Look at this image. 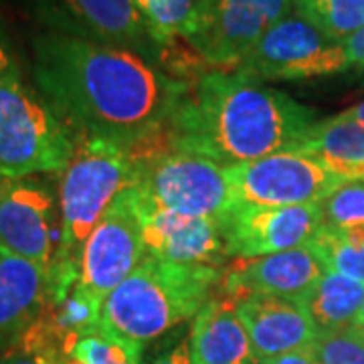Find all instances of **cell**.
Instances as JSON below:
<instances>
[{
    "instance_id": "1",
    "label": "cell",
    "mask_w": 364,
    "mask_h": 364,
    "mask_svg": "<svg viewBox=\"0 0 364 364\" xmlns=\"http://www.w3.org/2000/svg\"><path fill=\"white\" fill-rule=\"evenodd\" d=\"M33 77L75 134L102 136L126 148L166 126L191 87L142 53L57 31L33 41Z\"/></svg>"
},
{
    "instance_id": "2",
    "label": "cell",
    "mask_w": 364,
    "mask_h": 364,
    "mask_svg": "<svg viewBox=\"0 0 364 364\" xmlns=\"http://www.w3.org/2000/svg\"><path fill=\"white\" fill-rule=\"evenodd\" d=\"M316 124L314 109L247 71H205L168 119L174 150L223 166L296 152Z\"/></svg>"
},
{
    "instance_id": "3",
    "label": "cell",
    "mask_w": 364,
    "mask_h": 364,
    "mask_svg": "<svg viewBox=\"0 0 364 364\" xmlns=\"http://www.w3.org/2000/svg\"><path fill=\"white\" fill-rule=\"evenodd\" d=\"M219 279V267L184 265L146 255L104 299L100 332L124 346L142 348L170 328L195 318Z\"/></svg>"
},
{
    "instance_id": "4",
    "label": "cell",
    "mask_w": 364,
    "mask_h": 364,
    "mask_svg": "<svg viewBox=\"0 0 364 364\" xmlns=\"http://www.w3.org/2000/svg\"><path fill=\"white\" fill-rule=\"evenodd\" d=\"M75 140L77 134L18 69L0 79V178L63 172Z\"/></svg>"
},
{
    "instance_id": "5",
    "label": "cell",
    "mask_w": 364,
    "mask_h": 364,
    "mask_svg": "<svg viewBox=\"0 0 364 364\" xmlns=\"http://www.w3.org/2000/svg\"><path fill=\"white\" fill-rule=\"evenodd\" d=\"M128 148L102 136L77 134L75 152L59 178L63 257L79 259V251L95 225L124 188L132 186Z\"/></svg>"
},
{
    "instance_id": "6",
    "label": "cell",
    "mask_w": 364,
    "mask_h": 364,
    "mask_svg": "<svg viewBox=\"0 0 364 364\" xmlns=\"http://www.w3.org/2000/svg\"><path fill=\"white\" fill-rule=\"evenodd\" d=\"M132 186L152 207L186 217L221 219L239 203L227 176V166L210 158L172 150L132 160Z\"/></svg>"
},
{
    "instance_id": "7",
    "label": "cell",
    "mask_w": 364,
    "mask_h": 364,
    "mask_svg": "<svg viewBox=\"0 0 364 364\" xmlns=\"http://www.w3.org/2000/svg\"><path fill=\"white\" fill-rule=\"evenodd\" d=\"M146 257L140 200L134 186L124 188L107 207L79 251V286L91 299H104Z\"/></svg>"
},
{
    "instance_id": "8",
    "label": "cell",
    "mask_w": 364,
    "mask_h": 364,
    "mask_svg": "<svg viewBox=\"0 0 364 364\" xmlns=\"http://www.w3.org/2000/svg\"><path fill=\"white\" fill-rule=\"evenodd\" d=\"M291 6L294 0H207L186 45L205 65L235 71Z\"/></svg>"
},
{
    "instance_id": "9",
    "label": "cell",
    "mask_w": 364,
    "mask_h": 364,
    "mask_svg": "<svg viewBox=\"0 0 364 364\" xmlns=\"http://www.w3.org/2000/svg\"><path fill=\"white\" fill-rule=\"evenodd\" d=\"M237 69L259 79L298 81L342 73L350 61L340 41L326 37L296 13L272 26Z\"/></svg>"
},
{
    "instance_id": "10",
    "label": "cell",
    "mask_w": 364,
    "mask_h": 364,
    "mask_svg": "<svg viewBox=\"0 0 364 364\" xmlns=\"http://www.w3.org/2000/svg\"><path fill=\"white\" fill-rule=\"evenodd\" d=\"M227 176L237 200L259 207L320 205L346 181L299 152H279L227 166Z\"/></svg>"
},
{
    "instance_id": "11",
    "label": "cell",
    "mask_w": 364,
    "mask_h": 364,
    "mask_svg": "<svg viewBox=\"0 0 364 364\" xmlns=\"http://www.w3.org/2000/svg\"><path fill=\"white\" fill-rule=\"evenodd\" d=\"M63 245L61 207L28 178H0V247L49 272Z\"/></svg>"
},
{
    "instance_id": "12",
    "label": "cell",
    "mask_w": 364,
    "mask_h": 364,
    "mask_svg": "<svg viewBox=\"0 0 364 364\" xmlns=\"http://www.w3.org/2000/svg\"><path fill=\"white\" fill-rule=\"evenodd\" d=\"M219 223L227 257L251 259L308 247L324 225V215L320 205L259 207L239 200Z\"/></svg>"
},
{
    "instance_id": "13",
    "label": "cell",
    "mask_w": 364,
    "mask_h": 364,
    "mask_svg": "<svg viewBox=\"0 0 364 364\" xmlns=\"http://www.w3.org/2000/svg\"><path fill=\"white\" fill-rule=\"evenodd\" d=\"M39 4L57 33L136 53L156 45L132 0H39Z\"/></svg>"
},
{
    "instance_id": "14",
    "label": "cell",
    "mask_w": 364,
    "mask_h": 364,
    "mask_svg": "<svg viewBox=\"0 0 364 364\" xmlns=\"http://www.w3.org/2000/svg\"><path fill=\"white\" fill-rule=\"evenodd\" d=\"M324 273L326 267L310 245L251 259L239 257L221 272L217 294L229 299L247 294L298 299Z\"/></svg>"
},
{
    "instance_id": "15",
    "label": "cell",
    "mask_w": 364,
    "mask_h": 364,
    "mask_svg": "<svg viewBox=\"0 0 364 364\" xmlns=\"http://www.w3.org/2000/svg\"><path fill=\"white\" fill-rule=\"evenodd\" d=\"M140 200L146 253L158 259L184 263V265H210L223 263L225 241L221 223L215 217H186L166 208L146 205Z\"/></svg>"
},
{
    "instance_id": "16",
    "label": "cell",
    "mask_w": 364,
    "mask_h": 364,
    "mask_svg": "<svg viewBox=\"0 0 364 364\" xmlns=\"http://www.w3.org/2000/svg\"><path fill=\"white\" fill-rule=\"evenodd\" d=\"M233 304L259 364L289 352L310 350L318 338L299 299L247 294L233 299Z\"/></svg>"
},
{
    "instance_id": "17",
    "label": "cell",
    "mask_w": 364,
    "mask_h": 364,
    "mask_svg": "<svg viewBox=\"0 0 364 364\" xmlns=\"http://www.w3.org/2000/svg\"><path fill=\"white\" fill-rule=\"evenodd\" d=\"M188 342L193 364H259L233 299L221 294L196 312Z\"/></svg>"
},
{
    "instance_id": "18",
    "label": "cell",
    "mask_w": 364,
    "mask_h": 364,
    "mask_svg": "<svg viewBox=\"0 0 364 364\" xmlns=\"http://www.w3.org/2000/svg\"><path fill=\"white\" fill-rule=\"evenodd\" d=\"M47 284L41 265L0 247V338H18L37 320Z\"/></svg>"
},
{
    "instance_id": "19",
    "label": "cell",
    "mask_w": 364,
    "mask_h": 364,
    "mask_svg": "<svg viewBox=\"0 0 364 364\" xmlns=\"http://www.w3.org/2000/svg\"><path fill=\"white\" fill-rule=\"evenodd\" d=\"M346 181L364 178V126L340 114L316 122L296 150Z\"/></svg>"
},
{
    "instance_id": "20",
    "label": "cell",
    "mask_w": 364,
    "mask_h": 364,
    "mask_svg": "<svg viewBox=\"0 0 364 364\" xmlns=\"http://www.w3.org/2000/svg\"><path fill=\"white\" fill-rule=\"evenodd\" d=\"M298 299L312 320L318 336L340 332L356 322L364 301V284L340 273L326 272Z\"/></svg>"
},
{
    "instance_id": "21",
    "label": "cell",
    "mask_w": 364,
    "mask_h": 364,
    "mask_svg": "<svg viewBox=\"0 0 364 364\" xmlns=\"http://www.w3.org/2000/svg\"><path fill=\"white\" fill-rule=\"evenodd\" d=\"M160 49L186 41L198 26L207 0H132Z\"/></svg>"
},
{
    "instance_id": "22",
    "label": "cell",
    "mask_w": 364,
    "mask_h": 364,
    "mask_svg": "<svg viewBox=\"0 0 364 364\" xmlns=\"http://www.w3.org/2000/svg\"><path fill=\"white\" fill-rule=\"evenodd\" d=\"M294 6L332 41L342 43L364 28V0H294Z\"/></svg>"
},
{
    "instance_id": "23",
    "label": "cell",
    "mask_w": 364,
    "mask_h": 364,
    "mask_svg": "<svg viewBox=\"0 0 364 364\" xmlns=\"http://www.w3.org/2000/svg\"><path fill=\"white\" fill-rule=\"evenodd\" d=\"M326 272H334L364 284V241H356L336 227L322 225L310 243Z\"/></svg>"
},
{
    "instance_id": "24",
    "label": "cell",
    "mask_w": 364,
    "mask_h": 364,
    "mask_svg": "<svg viewBox=\"0 0 364 364\" xmlns=\"http://www.w3.org/2000/svg\"><path fill=\"white\" fill-rule=\"evenodd\" d=\"M320 208L328 227H364V178L342 182L324 203H320Z\"/></svg>"
},
{
    "instance_id": "25",
    "label": "cell",
    "mask_w": 364,
    "mask_h": 364,
    "mask_svg": "<svg viewBox=\"0 0 364 364\" xmlns=\"http://www.w3.org/2000/svg\"><path fill=\"white\" fill-rule=\"evenodd\" d=\"M310 350L318 364H364V330L350 326L340 332L320 334Z\"/></svg>"
},
{
    "instance_id": "26",
    "label": "cell",
    "mask_w": 364,
    "mask_h": 364,
    "mask_svg": "<svg viewBox=\"0 0 364 364\" xmlns=\"http://www.w3.org/2000/svg\"><path fill=\"white\" fill-rule=\"evenodd\" d=\"M140 356L142 348L124 346L97 332L79 342L71 360L79 364H140Z\"/></svg>"
},
{
    "instance_id": "27",
    "label": "cell",
    "mask_w": 364,
    "mask_h": 364,
    "mask_svg": "<svg viewBox=\"0 0 364 364\" xmlns=\"http://www.w3.org/2000/svg\"><path fill=\"white\" fill-rule=\"evenodd\" d=\"M16 69H18V65H16L13 43L9 39V33L2 25V21H0V79L16 71Z\"/></svg>"
},
{
    "instance_id": "28",
    "label": "cell",
    "mask_w": 364,
    "mask_h": 364,
    "mask_svg": "<svg viewBox=\"0 0 364 364\" xmlns=\"http://www.w3.org/2000/svg\"><path fill=\"white\" fill-rule=\"evenodd\" d=\"M342 45H344V51L348 55L350 67L364 69V28L356 31L348 39L342 41Z\"/></svg>"
},
{
    "instance_id": "29",
    "label": "cell",
    "mask_w": 364,
    "mask_h": 364,
    "mask_svg": "<svg viewBox=\"0 0 364 364\" xmlns=\"http://www.w3.org/2000/svg\"><path fill=\"white\" fill-rule=\"evenodd\" d=\"M152 364H193V356H191V342L188 338L182 340L178 346H174L172 350L162 354Z\"/></svg>"
},
{
    "instance_id": "30",
    "label": "cell",
    "mask_w": 364,
    "mask_h": 364,
    "mask_svg": "<svg viewBox=\"0 0 364 364\" xmlns=\"http://www.w3.org/2000/svg\"><path fill=\"white\" fill-rule=\"evenodd\" d=\"M261 364H318L316 358H314L312 350H299V352H289V354H284V356H275V358H269L265 363Z\"/></svg>"
},
{
    "instance_id": "31",
    "label": "cell",
    "mask_w": 364,
    "mask_h": 364,
    "mask_svg": "<svg viewBox=\"0 0 364 364\" xmlns=\"http://www.w3.org/2000/svg\"><path fill=\"white\" fill-rule=\"evenodd\" d=\"M346 116L350 117V119H354L356 124H360V126H364V102L363 104L354 105V107H350L348 112H344Z\"/></svg>"
},
{
    "instance_id": "32",
    "label": "cell",
    "mask_w": 364,
    "mask_h": 364,
    "mask_svg": "<svg viewBox=\"0 0 364 364\" xmlns=\"http://www.w3.org/2000/svg\"><path fill=\"white\" fill-rule=\"evenodd\" d=\"M4 364H39L35 358H31V356H25V358H11V360H6Z\"/></svg>"
},
{
    "instance_id": "33",
    "label": "cell",
    "mask_w": 364,
    "mask_h": 364,
    "mask_svg": "<svg viewBox=\"0 0 364 364\" xmlns=\"http://www.w3.org/2000/svg\"><path fill=\"white\" fill-rule=\"evenodd\" d=\"M356 328H363L364 330V301H363V308H360V314H358V318H356V322H354Z\"/></svg>"
}]
</instances>
